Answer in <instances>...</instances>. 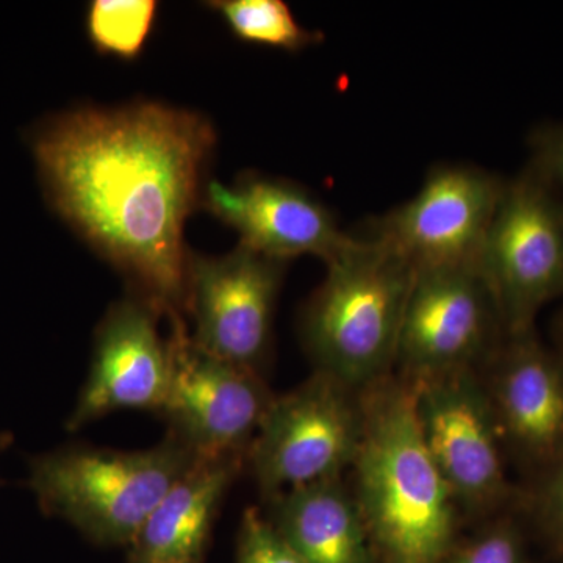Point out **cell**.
<instances>
[{"instance_id":"obj_1","label":"cell","mask_w":563,"mask_h":563,"mask_svg":"<svg viewBox=\"0 0 563 563\" xmlns=\"http://www.w3.org/2000/svg\"><path fill=\"white\" fill-rule=\"evenodd\" d=\"M44 195L62 220L168 317L188 309V217L217 144L195 111L162 103L79 109L31 132Z\"/></svg>"},{"instance_id":"obj_2","label":"cell","mask_w":563,"mask_h":563,"mask_svg":"<svg viewBox=\"0 0 563 563\" xmlns=\"http://www.w3.org/2000/svg\"><path fill=\"white\" fill-rule=\"evenodd\" d=\"M354 495L385 563H440L454 548L459 507L422 440L407 377L362 390Z\"/></svg>"},{"instance_id":"obj_3","label":"cell","mask_w":563,"mask_h":563,"mask_svg":"<svg viewBox=\"0 0 563 563\" xmlns=\"http://www.w3.org/2000/svg\"><path fill=\"white\" fill-rule=\"evenodd\" d=\"M328 273L302 318L317 372L362 391L390 376L417 269L377 240L355 239Z\"/></svg>"},{"instance_id":"obj_4","label":"cell","mask_w":563,"mask_h":563,"mask_svg":"<svg viewBox=\"0 0 563 563\" xmlns=\"http://www.w3.org/2000/svg\"><path fill=\"white\" fill-rule=\"evenodd\" d=\"M199 455L169 435L151 450L76 446L32 463L41 510L101 544L131 547L152 510Z\"/></svg>"},{"instance_id":"obj_5","label":"cell","mask_w":563,"mask_h":563,"mask_svg":"<svg viewBox=\"0 0 563 563\" xmlns=\"http://www.w3.org/2000/svg\"><path fill=\"white\" fill-rule=\"evenodd\" d=\"M506 336L563 296V196L531 165L506 181L479 257Z\"/></svg>"},{"instance_id":"obj_6","label":"cell","mask_w":563,"mask_h":563,"mask_svg":"<svg viewBox=\"0 0 563 563\" xmlns=\"http://www.w3.org/2000/svg\"><path fill=\"white\" fill-rule=\"evenodd\" d=\"M363 437L362 391L314 372L273 398L250 446L252 472L266 498L291 488L342 479Z\"/></svg>"},{"instance_id":"obj_7","label":"cell","mask_w":563,"mask_h":563,"mask_svg":"<svg viewBox=\"0 0 563 563\" xmlns=\"http://www.w3.org/2000/svg\"><path fill=\"white\" fill-rule=\"evenodd\" d=\"M422 440L461 509L509 498L504 440L484 379L474 368L409 379Z\"/></svg>"},{"instance_id":"obj_8","label":"cell","mask_w":563,"mask_h":563,"mask_svg":"<svg viewBox=\"0 0 563 563\" xmlns=\"http://www.w3.org/2000/svg\"><path fill=\"white\" fill-rule=\"evenodd\" d=\"M169 320L172 380L161 409L169 435L199 457H243L274 396L261 373L201 350L180 314Z\"/></svg>"},{"instance_id":"obj_9","label":"cell","mask_w":563,"mask_h":563,"mask_svg":"<svg viewBox=\"0 0 563 563\" xmlns=\"http://www.w3.org/2000/svg\"><path fill=\"white\" fill-rule=\"evenodd\" d=\"M504 333L479 265L417 269L399 333L396 366L407 379L474 368Z\"/></svg>"},{"instance_id":"obj_10","label":"cell","mask_w":563,"mask_h":563,"mask_svg":"<svg viewBox=\"0 0 563 563\" xmlns=\"http://www.w3.org/2000/svg\"><path fill=\"white\" fill-rule=\"evenodd\" d=\"M506 181L465 165L432 169L410 201L376 221L369 239L412 263L415 269L479 265Z\"/></svg>"},{"instance_id":"obj_11","label":"cell","mask_w":563,"mask_h":563,"mask_svg":"<svg viewBox=\"0 0 563 563\" xmlns=\"http://www.w3.org/2000/svg\"><path fill=\"white\" fill-rule=\"evenodd\" d=\"M285 262L239 244L222 257L190 255L192 342L214 357L258 373L272 344Z\"/></svg>"},{"instance_id":"obj_12","label":"cell","mask_w":563,"mask_h":563,"mask_svg":"<svg viewBox=\"0 0 563 563\" xmlns=\"http://www.w3.org/2000/svg\"><path fill=\"white\" fill-rule=\"evenodd\" d=\"M162 312L143 298L111 307L96 335L90 376L68 420L70 431L117 410L161 412L172 380V351Z\"/></svg>"},{"instance_id":"obj_13","label":"cell","mask_w":563,"mask_h":563,"mask_svg":"<svg viewBox=\"0 0 563 563\" xmlns=\"http://www.w3.org/2000/svg\"><path fill=\"white\" fill-rule=\"evenodd\" d=\"M202 206L239 232L240 244L274 261L314 255L328 263L354 240L324 203L287 180L246 176L232 187L209 181Z\"/></svg>"},{"instance_id":"obj_14","label":"cell","mask_w":563,"mask_h":563,"mask_svg":"<svg viewBox=\"0 0 563 563\" xmlns=\"http://www.w3.org/2000/svg\"><path fill=\"white\" fill-rule=\"evenodd\" d=\"M484 379L504 446L540 473L563 457V354L536 331L506 336Z\"/></svg>"},{"instance_id":"obj_15","label":"cell","mask_w":563,"mask_h":563,"mask_svg":"<svg viewBox=\"0 0 563 563\" xmlns=\"http://www.w3.org/2000/svg\"><path fill=\"white\" fill-rule=\"evenodd\" d=\"M242 457H199L152 510L131 543V563H199Z\"/></svg>"},{"instance_id":"obj_16","label":"cell","mask_w":563,"mask_h":563,"mask_svg":"<svg viewBox=\"0 0 563 563\" xmlns=\"http://www.w3.org/2000/svg\"><path fill=\"white\" fill-rule=\"evenodd\" d=\"M277 533L306 563H376L372 536L342 479L302 485L268 499Z\"/></svg>"},{"instance_id":"obj_17","label":"cell","mask_w":563,"mask_h":563,"mask_svg":"<svg viewBox=\"0 0 563 563\" xmlns=\"http://www.w3.org/2000/svg\"><path fill=\"white\" fill-rule=\"evenodd\" d=\"M209 7L244 43L298 52L324 40L322 33L302 27L282 0H214Z\"/></svg>"},{"instance_id":"obj_18","label":"cell","mask_w":563,"mask_h":563,"mask_svg":"<svg viewBox=\"0 0 563 563\" xmlns=\"http://www.w3.org/2000/svg\"><path fill=\"white\" fill-rule=\"evenodd\" d=\"M158 3L154 0H95L87 14V32L101 54L133 60L146 46Z\"/></svg>"},{"instance_id":"obj_19","label":"cell","mask_w":563,"mask_h":563,"mask_svg":"<svg viewBox=\"0 0 563 563\" xmlns=\"http://www.w3.org/2000/svg\"><path fill=\"white\" fill-rule=\"evenodd\" d=\"M440 563H528L520 532L512 525L501 523L453 548Z\"/></svg>"},{"instance_id":"obj_20","label":"cell","mask_w":563,"mask_h":563,"mask_svg":"<svg viewBox=\"0 0 563 563\" xmlns=\"http://www.w3.org/2000/svg\"><path fill=\"white\" fill-rule=\"evenodd\" d=\"M239 563H306L255 509L243 515Z\"/></svg>"},{"instance_id":"obj_21","label":"cell","mask_w":563,"mask_h":563,"mask_svg":"<svg viewBox=\"0 0 563 563\" xmlns=\"http://www.w3.org/2000/svg\"><path fill=\"white\" fill-rule=\"evenodd\" d=\"M532 509L563 550V457L540 473Z\"/></svg>"},{"instance_id":"obj_22","label":"cell","mask_w":563,"mask_h":563,"mask_svg":"<svg viewBox=\"0 0 563 563\" xmlns=\"http://www.w3.org/2000/svg\"><path fill=\"white\" fill-rule=\"evenodd\" d=\"M529 165L563 196V122L542 125L529 139Z\"/></svg>"},{"instance_id":"obj_23","label":"cell","mask_w":563,"mask_h":563,"mask_svg":"<svg viewBox=\"0 0 563 563\" xmlns=\"http://www.w3.org/2000/svg\"><path fill=\"white\" fill-rule=\"evenodd\" d=\"M10 443H11L10 433L0 432V453H2L3 450H7V448H9Z\"/></svg>"},{"instance_id":"obj_24","label":"cell","mask_w":563,"mask_h":563,"mask_svg":"<svg viewBox=\"0 0 563 563\" xmlns=\"http://www.w3.org/2000/svg\"><path fill=\"white\" fill-rule=\"evenodd\" d=\"M558 339H559L558 350L561 351L563 354V317L561 318V321H559Z\"/></svg>"}]
</instances>
